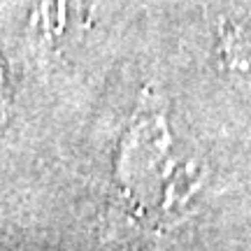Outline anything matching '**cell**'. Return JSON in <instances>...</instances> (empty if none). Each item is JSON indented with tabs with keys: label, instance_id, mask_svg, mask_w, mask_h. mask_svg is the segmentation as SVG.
Wrapping results in <instances>:
<instances>
[{
	"label": "cell",
	"instance_id": "cell-1",
	"mask_svg": "<svg viewBox=\"0 0 251 251\" xmlns=\"http://www.w3.org/2000/svg\"><path fill=\"white\" fill-rule=\"evenodd\" d=\"M117 179L126 196L147 209L181 214L202 188L205 165L193 153H175L163 117H147L119 144Z\"/></svg>",
	"mask_w": 251,
	"mask_h": 251
},
{
	"label": "cell",
	"instance_id": "cell-2",
	"mask_svg": "<svg viewBox=\"0 0 251 251\" xmlns=\"http://www.w3.org/2000/svg\"><path fill=\"white\" fill-rule=\"evenodd\" d=\"M219 61L224 70L251 93V35L237 26H226L219 30Z\"/></svg>",
	"mask_w": 251,
	"mask_h": 251
}]
</instances>
